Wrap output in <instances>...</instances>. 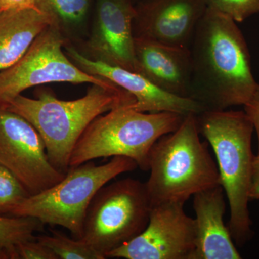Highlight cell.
<instances>
[{"mask_svg":"<svg viewBox=\"0 0 259 259\" xmlns=\"http://www.w3.org/2000/svg\"><path fill=\"white\" fill-rule=\"evenodd\" d=\"M231 17L207 7L193 35L192 97L207 110L244 106L258 86L249 49Z\"/></svg>","mask_w":259,"mask_h":259,"instance_id":"6da1fadb","label":"cell"},{"mask_svg":"<svg viewBox=\"0 0 259 259\" xmlns=\"http://www.w3.org/2000/svg\"><path fill=\"white\" fill-rule=\"evenodd\" d=\"M135 102L134 96L117 85L92 84L86 95L76 100H61L44 91L35 99L18 95L1 106L34 126L45 143L51 163L66 174L75 145L90 123L100 115Z\"/></svg>","mask_w":259,"mask_h":259,"instance_id":"7a4b0ae2","label":"cell"},{"mask_svg":"<svg viewBox=\"0 0 259 259\" xmlns=\"http://www.w3.org/2000/svg\"><path fill=\"white\" fill-rule=\"evenodd\" d=\"M199 134L197 115L190 113L177 129L153 144L148 156L150 176L145 182L151 207L185 203L191 196L221 185L217 164Z\"/></svg>","mask_w":259,"mask_h":259,"instance_id":"3957f363","label":"cell"},{"mask_svg":"<svg viewBox=\"0 0 259 259\" xmlns=\"http://www.w3.org/2000/svg\"><path fill=\"white\" fill-rule=\"evenodd\" d=\"M199 133L212 146L221 185L230 206L228 229L242 246L253 236L248 202L253 169L251 121L245 111L206 110L197 115Z\"/></svg>","mask_w":259,"mask_h":259,"instance_id":"277c9868","label":"cell"},{"mask_svg":"<svg viewBox=\"0 0 259 259\" xmlns=\"http://www.w3.org/2000/svg\"><path fill=\"white\" fill-rule=\"evenodd\" d=\"M185 117L175 112L136 111L130 105L113 109L97 117L85 130L71 153L69 167L97 158L124 156L148 171L153 144L177 129Z\"/></svg>","mask_w":259,"mask_h":259,"instance_id":"5b68a950","label":"cell"},{"mask_svg":"<svg viewBox=\"0 0 259 259\" xmlns=\"http://www.w3.org/2000/svg\"><path fill=\"white\" fill-rule=\"evenodd\" d=\"M137 168L134 159L124 156H114L105 164L89 161L71 167L60 182L40 193L28 196L8 214L36 218L44 225L63 227L80 239L87 212L97 192L118 175Z\"/></svg>","mask_w":259,"mask_h":259,"instance_id":"8992f818","label":"cell"},{"mask_svg":"<svg viewBox=\"0 0 259 259\" xmlns=\"http://www.w3.org/2000/svg\"><path fill=\"white\" fill-rule=\"evenodd\" d=\"M151 209L146 183L131 178L107 183L90 204L81 239L107 258L144 231Z\"/></svg>","mask_w":259,"mask_h":259,"instance_id":"52a82bcc","label":"cell"},{"mask_svg":"<svg viewBox=\"0 0 259 259\" xmlns=\"http://www.w3.org/2000/svg\"><path fill=\"white\" fill-rule=\"evenodd\" d=\"M64 44L59 25H51L37 37L20 60L0 71V106L6 105L25 90L44 83L116 85L80 69L64 54Z\"/></svg>","mask_w":259,"mask_h":259,"instance_id":"ba28073f","label":"cell"},{"mask_svg":"<svg viewBox=\"0 0 259 259\" xmlns=\"http://www.w3.org/2000/svg\"><path fill=\"white\" fill-rule=\"evenodd\" d=\"M0 164L21 182L30 195L47 190L66 174L51 163L41 136L26 119L0 106Z\"/></svg>","mask_w":259,"mask_h":259,"instance_id":"9c48e42d","label":"cell"},{"mask_svg":"<svg viewBox=\"0 0 259 259\" xmlns=\"http://www.w3.org/2000/svg\"><path fill=\"white\" fill-rule=\"evenodd\" d=\"M185 203L167 202L151 207L144 231L106 258L192 259L195 248L194 218L186 214Z\"/></svg>","mask_w":259,"mask_h":259,"instance_id":"30bf717a","label":"cell"},{"mask_svg":"<svg viewBox=\"0 0 259 259\" xmlns=\"http://www.w3.org/2000/svg\"><path fill=\"white\" fill-rule=\"evenodd\" d=\"M65 50L69 59L85 72L108 80L134 96L136 102L130 107L136 111L170 112L187 115H199L207 110L198 100L166 93L136 71L91 59L74 47H66Z\"/></svg>","mask_w":259,"mask_h":259,"instance_id":"8fae6325","label":"cell"},{"mask_svg":"<svg viewBox=\"0 0 259 259\" xmlns=\"http://www.w3.org/2000/svg\"><path fill=\"white\" fill-rule=\"evenodd\" d=\"M207 8L206 0H148L136 8L135 37L190 47Z\"/></svg>","mask_w":259,"mask_h":259,"instance_id":"7c38bea8","label":"cell"},{"mask_svg":"<svg viewBox=\"0 0 259 259\" xmlns=\"http://www.w3.org/2000/svg\"><path fill=\"white\" fill-rule=\"evenodd\" d=\"M136 14L131 0H99L89 42L94 59L138 72L134 32Z\"/></svg>","mask_w":259,"mask_h":259,"instance_id":"4fadbf2b","label":"cell"},{"mask_svg":"<svg viewBox=\"0 0 259 259\" xmlns=\"http://www.w3.org/2000/svg\"><path fill=\"white\" fill-rule=\"evenodd\" d=\"M138 72L166 93L192 97L193 61L190 47L135 37Z\"/></svg>","mask_w":259,"mask_h":259,"instance_id":"5bb4252c","label":"cell"},{"mask_svg":"<svg viewBox=\"0 0 259 259\" xmlns=\"http://www.w3.org/2000/svg\"><path fill=\"white\" fill-rule=\"evenodd\" d=\"M222 186L193 196L195 212V248L192 259H239L234 241L223 216L226 204Z\"/></svg>","mask_w":259,"mask_h":259,"instance_id":"9a60e30c","label":"cell"},{"mask_svg":"<svg viewBox=\"0 0 259 259\" xmlns=\"http://www.w3.org/2000/svg\"><path fill=\"white\" fill-rule=\"evenodd\" d=\"M55 24V18L40 7L0 11V71L20 60L37 37Z\"/></svg>","mask_w":259,"mask_h":259,"instance_id":"2e32d148","label":"cell"},{"mask_svg":"<svg viewBox=\"0 0 259 259\" xmlns=\"http://www.w3.org/2000/svg\"><path fill=\"white\" fill-rule=\"evenodd\" d=\"M45 225L31 217H3L0 214V258L13 259L15 247L36 238Z\"/></svg>","mask_w":259,"mask_h":259,"instance_id":"e0dca14e","label":"cell"},{"mask_svg":"<svg viewBox=\"0 0 259 259\" xmlns=\"http://www.w3.org/2000/svg\"><path fill=\"white\" fill-rule=\"evenodd\" d=\"M36 239L53 250L59 259H105V256L81 238L71 239L57 231Z\"/></svg>","mask_w":259,"mask_h":259,"instance_id":"ac0fdd59","label":"cell"},{"mask_svg":"<svg viewBox=\"0 0 259 259\" xmlns=\"http://www.w3.org/2000/svg\"><path fill=\"white\" fill-rule=\"evenodd\" d=\"M40 7L59 22L81 23L88 13L89 0H40Z\"/></svg>","mask_w":259,"mask_h":259,"instance_id":"d6986e66","label":"cell"},{"mask_svg":"<svg viewBox=\"0 0 259 259\" xmlns=\"http://www.w3.org/2000/svg\"><path fill=\"white\" fill-rule=\"evenodd\" d=\"M30 196L18 179L0 164V214L9 213Z\"/></svg>","mask_w":259,"mask_h":259,"instance_id":"ffe728a7","label":"cell"},{"mask_svg":"<svg viewBox=\"0 0 259 259\" xmlns=\"http://www.w3.org/2000/svg\"><path fill=\"white\" fill-rule=\"evenodd\" d=\"M207 7L231 17L236 23H242L259 13V0H206Z\"/></svg>","mask_w":259,"mask_h":259,"instance_id":"44dd1931","label":"cell"},{"mask_svg":"<svg viewBox=\"0 0 259 259\" xmlns=\"http://www.w3.org/2000/svg\"><path fill=\"white\" fill-rule=\"evenodd\" d=\"M13 259H59L47 245L36 238L20 243L15 248Z\"/></svg>","mask_w":259,"mask_h":259,"instance_id":"7402d4cb","label":"cell"},{"mask_svg":"<svg viewBox=\"0 0 259 259\" xmlns=\"http://www.w3.org/2000/svg\"><path fill=\"white\" fill-rule=\"evenodd\" d=\"M245 112L251 121L258 139V152L259 155V83L258 88L249 101L244 105Z\"/></svg>","mask_w":259,"mask_h":259,"instance_id":"603a6c76","label":"cell"},{"mask_svg":"<svg viewBox=\"0 0 259 259\" xmlns=\"http://www.w3.org/2000/svg\"><path fill=\"white\" fill-rule=\"evenodd\" d=\"M40 0H0V11L39 8Z\"/></svg>","mask_w":259,"mask_h":259,"instance_id":"cb8c5ba5","label":"cell"},{"mask_svg":"<svg viewBox=\"0 0 259 259\" xmlns=\"http://www.w3.org/2000/svg\"><path fill=\"white\" fill-rule=\"evenodd\" d=\"M249 199H259V155H255L252 169L251 182L249 190Z\"/></svg>","mask_w":259,"mask_h":259,"instance_id":"d4e9b609","label":"cell"}]
</instances>
